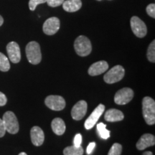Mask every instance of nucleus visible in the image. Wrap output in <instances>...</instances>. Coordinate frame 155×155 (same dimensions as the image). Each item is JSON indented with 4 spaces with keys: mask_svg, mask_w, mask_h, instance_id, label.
I'll return each mask as SVG.
<instances>
[{
    "mask_svg": "<svg viewBox=\"0 0 155 155\" xmlns=\"http://www.w3.org/2000/svg\"><path fill=\"white\" fill-rule=\"evenodd\" d=\"M30 137L32 143L35 146L40 147L43 144L45 134L42 129L39 127H33L30 130Z\"/></svg>",
    "mask_w": 155,
    "mask_h": 155,
    "instance_id": "4468645a",
    "label": "nucleus"
},
{
    "mask_svg": "<svg viewBox=\"0 0 155 155\" xmlns=\"http://www.w3.org/2000/svg\"><path fill=\"white\" fill-rule=\"evenodd\" d=\"M6 133V129L2 119H0V138L3 137Z\"/></svg>",
    "mask_w": 155,
    "mask_h": 155,
    "instance_id": "c85d7f7f",
    "label": "nucleus"
},
{
    "mask_svg": "<svg viewBox=\"0 0 155 155\" xmlns=\"http://www.w3.org/2000/svg\"><path fill=\"white\" fill-rule=\"evenodd\" d=\"M147 13L149 16H150L152 18H155V5L154 4H150L147 7L146 9Z\"/></svg>",
    "mask_w": 155,
    "mask_h": 155,
    "instance_id": "393cba45",
    "label": "nucleus"
},
{
    "mask_svg": "<svg viewBox=\"0 0 155 155\" xmlns=\"http://www.w3.org/2000/svg\"><path fill=\"white\" fill-rule=\"evenodd\" d=\"M97 130L98 131L99 136L104 139H107L110 137L109 130L106 129V126L104 123H99L97 124Z\"/></svg>",
    "mask_w": 155,
    "mask_h": 155,
    "instance_id": "aec40b11",
    "label": "nucleus"
},
{
    "mask_svg": "<svg viewBox=\"0 0 155 155\" xmlns=\"http://www.w3.org/2000/svg\"><path fill=\"white\" fill-rule=\"evenodd\" d=\"M25 52H26L27 58L31 64L38 65L41 62V50H40V45L37 42L32 41L29 42L26 46Z\"/></svg>",
    "mask_w": 155,
    "mask_h": 155,
    "instance_id": "f03ea898",
    "label": "nucleus"
},
{
    "mask_svg": "<svg viewBox=\"0 0 155 155\" xmlns=\"http://www.w3.org/2000/svg\"><path fill=\"white\" fill-rule=\"evenodd\" d=\"M45 104L50 109L53 111H61L65 107V101L61 96H48L45 100Z\"/></svg>",
    "mask_w": 155,
    "mask_h": 155,
    "instance_id": "6e6552de",
    "label": "nucleus"
},
{
    "mask_svg": "<svg viewBox=\"0 0 155 155\" xmlns=\"http://www.w3.org/2000/svg\"><path fill=\"white\" fill-rule=\"evenodd\" d=\"M142 155H153L152 152H144V154H143Z\"/></svg>",
    "mask_w": 155,
    "mask_h": 155,
    "instance_id": "2f4dec72",
    "label": "nucleus"
},
{
    "mask_svg": "<svg viewBox=\"0 0 155 155\" xmlns=\"http://www.w3.org/2000/svg\"><path fill=\"white\" fill-rule=\"evenodd\" d=\"M88 109V104L85 101H80L73 106L71 110V116L74 120L79 121L86 116Z\"/></svg>",
    "mask_w": 155,
    "mask_h": 155,
    "instance_id": "9b49d317",
    "label": "nucleus"
},
{
    "mask_svg": "<svg viewBox=\"0 0 155 155\" xmlns=\"http://www.w3.org/2000/svg\"><path fill=\"white\" fill-rule=\"evenodd\" d=\"M7 102V97L3 93L0 92V106H5Z\"/></svg>",
    "mask_w": 155,
    "mask_h": 155,
    "instance_id": "cd10ccee",
    "label": "nucleus"
},
{
    "mask_svg": "<svg viewBox=\"0 0 155 155\" xmlns=\"http://www.w3.org/2000/svg\"><path fill=\"white\" fill-rule=\"evenodd\" d=\"M74 48L79 56L85 57L91 53L92 45L89 39L86 36L80 35L75 39L74 42Z\"/></svg>",
    "mask_w": 155,
    "mask_h": 155,
    "instance_id": "7ed1b4c3",
    "label": "nucleus"
},
{
    "mask_svg": "<svg viewBox=\"0 0 155 155\" xmlns=\"http://www.w3.org/2000/svg\"><path fill=\"white\" fill-rule=\"evenodd\" d=\"M3 23H4V19L3 17L0 15V27L3 25Z\"/></svg>",
    "mask_w": 155,
    "mask_h": 155,
    "instance_id": "7c9ffc66",
    "label": "nucleus"
},
{
    "mask_svg": "<svg viewBox=\"0 0 155 155\" xmlns=\"http://www.w3.org/2000/svg\"><path fill=\"white\" fill-rule=\"evenodd\" d=\"M96 147V143L95 142H91L90 144H88V146L87 147L86 152L88 154H91L94 151V148Z\"/></svg>",
    "mask_w": 155,
    "mask_h": 155,
    "instance_id": "c756f323",
    "label": "nucleus"
},
{
    "mask_svg": "<svg viewBox=\"0 0 155 155\" xmlns=\"http://www.w3.org/2000/svg\"><path fill=\"white\" fill-rule=\"evenodd\" d=\"M108 69V64L106 61H101L94 63L88 68V73L91 76H96L105 73Z\"/></svg>",
    "mask_w": 155,
    "mask_h": 155,
    "instance_id": "ddd939ff",
    "label": "nucleus"
},
{
    "mask_svg": "<svg viewBox=\"0 0 155 155\" xmlns=\"http://www.w3.org/2000/svg\"><path fill=\"white\" fill-rule=\"evenodd\" d=\"M65 0H47V4L48 6L51 7H57L58 6L63 5Z\"/></svg>",
    "mask_w": 155,
    "mask_h": 155,
    "instance_id": "a878e982",
    "label": "nucleus"
},
{
    "mask_svg": "<svg viewBox=\"0 0 155 155\" xmlns=\"http://www.w3.org/2000/svg\"><path fill=\"white\" fill-rule=\"evenodd\" d=\"M104 119L106 121L108 122H116L122 121L124 119V115L121 111L115 108H111L106 111Z\"/></svg>",
    "mask_w": 155,
    "mask_h": 155,
    "instance_id": "dca6fc26",
    "label": "nucleus"
},
{
    "mask_svg": "<svg viewBox=\"0 0 155 155\" xmlns=\"http://www.w3.org/2000/svg\"><path fill=\"white\" fill-rule=\"evenodd\" d=\"M155 144V137L151 134H144L140 137L137 143V148L139 150H144Z\"/></svg>",
    "mask_w": 155,
    "mask_h": 155,
    "instance_id": "2eb2a0df",
    "label": "nucleus"
},
{
    "mask_svg": "<svg viewBox=\"0 0 155 155\" xmlns=\"http://www.w3.org/2000/svg\"><path fill=\"white\" fill-rule=\"evenodd\" d=\"M18 155H28V154H27L25 152H21V153H19Z\"/></svg>",
    "mask_w": 155,
    "mask_h": 155,
    "instance_id": "473e14b6",
    "label": "nucleus"
},
{
    "mask_svg": "<svg viewBox=\"0 0 155 155\" xmlns=\"http://www.w3.org/2000/svg\"><path fill=\"white\" fill-rule=\"evenodd\" d=\"M47 0H30L29 2V8L31 11H34L36 9L37 6L40 4L45 3Z\"/></svg>",
    "mask_w": 155,
    "mask_h": 155,
    "instance_id": "b1692460",
    "label": "nucleus"
},
{
    "mask_svg": "<svg viewBox=\"0 0 155 155\" xmlns=\"http://www.w3.org/2000/svg\"><path fill=\"white\" fill-rule=\"evenodd\" d=\"M2 121L6 131L15 134L19 131V122L15 114L12 111H7L4 114Z\"/></svg>",
    "mask_w": 155,
    "mask_h": 155,
    "instance_id": "20e7f679",
    "label": "nucleus"
},
{
    "mask_svg": "<svg viewBox=\"0 0 155 155\" xmlns=\"http://www.w3.org/2000/svg\"><path fill=\"white\" fill-rule=\"evenodd\" d=\"M7 51L9 59L13 63H18L21 60L20 48L16 42H10L7 45Z\"/></svg>",
    "mask_w": 155,
    "mask_h": 155,
    "instance_id": "f8f14e48",
    "label": "nucleus"
},
{
    "mask_svg": "<svg viewBox=\"0 0 155 155\" xmlns=\"http://www.w3.org/2000/svg\"><path fill=\"white\" fill-rule=\"evenodd\" d=\"M98 1H101V0H98Z\"/></svg>",
    "mask_w": 155,
    "mask_h": 155,
    "instance_id": "72a5a7b5",
    "label": "nucleus"
},
{
    "mask_svg": "<svg viewBox=\"0 0 155 155\" xmlns=\"http://www.w3.org/2000/svg\"><path fill=\"white\" fill-rule=\"evenodd\" d=\"M122 152V146L119 143H115L112 145L108 155H121Z\"/></svg>",
    "mask_w": 155,
    "mask_h": 155,
    "instance_id": "5701e85b",
    "label": "nucleus"
},
{
    "mask_svg": "<svg viewBox=\"0 0 155 155\" xmlns=\"http://www.w3.org/2000/svg\"><path fill=\"white\" fill-rule=\"evenodd\" d=\"M147 57L148 61L151 63H154L155 62V41L151 42L150 46H149L148 50H147Z\"/></svg>",
    "mask_w": 155,
    "mask_h": 155,
    "instance_id": "4be33fe9",
    "label": "nucleus"
},
{
    "mask_svg": "<svg viewBox=\"0 0 155 155\" xmlns=\"http://www.w3.org/2000/svg\"><path fill=\"white\" fill-rule=\"evenodd\" d=\"M104 111H105V106L101 104H99L94 110L92 114L89 116V117L86 119V121H85V128L88 129V130L91 129L94 127L95 124H96V122L98 121V120L99 119V118L102 115V114L104 113Z\"/></svg>",
    "mask_w": 155,
    "mask_h": 155,
    "instance_id": "9d476101",
    "label": "nucleus"
},
{
    "mask_svg": "<svg viewBox=\"0 0 155 155\" xmlns=\"http://www.w3.org/2000/svg\"><path fill=\"white\" fill-rule=\"evenodd\" d=\"M131 28L133 33L139 38H142L146 36L147 33V28L145 23L138 17L134 16L131 17Z\"/></svg>",
    "mask_w": 155,
    "mask_h": 155,
    "instance_id": "0eeeda50",
    "label": "nucleus"
},
{
    "mask_svg": "<svg viewBox=\"0 0 155 155\" xmlns=\"http://www.w3.org/2000/svg\"><path fill=\"white\" fill-rule=\"evenodd\" d=\"M134 91L130 88H123L116 93L114 102L118 105H125L133 99Z\"/></svg>",
    "mask_w": 155,
    "mask_h": 155,
    "instance_id": "423d86ee",
    "label": "nucleus"
},
{
    "mask_svg": "<svg viewBox=\"0 0 155 155\" xmlns=\"http://www.w3.org/2000/svg\"><path fill=\"white\" fill-rule=\"evenodd\" d=\"M10 69L9 59L3 53H0V71L7 72Z\"/></svg>",
    "mask_w": 155,
    "mask_h": 155,
    "instance_id": "412c9836",
    "label": "nucleus"
},
{
    "mask_svg": "<svg viewBox=\"0 0 155 155\" xmlns=\"http://www.w3.org/2000/svg\"><path fill=\"white\" fill-rule=\"evenodd\" d=\"M82 7L81 0H66L63 3V7L68 12H75L79 10Z\"/></svg>",
    "mask_w": 155,
    "mask_h": 155,
    "instance_id": "f3484780",
    "label": "nucleus"
},
{
    "mask_svg": "<svg viewBox=\"0 0 155 155\" xmlns=\"http://www.w3.org/2000/svg\"><path fill=\"white\" fill-rule=\"evenodd\" d=\"M125 74V70L121 65H116L106 73L104 77V80L106 83L112 84L119 82L123 78Z\"/></svg>",
    "mask_w": 155,
    "mask_h": 155,
    "instance_id": "39448f33",
    "label": "nucleus"
},
{
    "mask_svg": "<svg viewBox=\"0 0 155 155\" xmlns=\"http://www.w3.org/2000/svg\"><path fill=\"white\" fill-rule=\"evenodd\" d=\"M64 155H83V149L81 146L76 147L75 145L67 147L63 150Z\"/></svg>",
    "mask_w": 155,
    "mask_h": 155,
    "instance_id": "6ab92c4d",
    "label": "nucleus"
},
{
    "mask_svg": "<svg viewBox=\"0 0 155 155\" xmlns=\"http://www.w3.org/2000/svg\"><path fill=\"white\" fill-rule=\"evenodd\" d=\"M81 142H82V136H81V134H77L74 137L73 144H74L75 146L79 147L81 146Z\"/></svg>",
    "mask_w": 155,
    "mask_h": 155,
    "instance_id": "bb28decb",
    "label": "nucleus"
},
{
    "mask_svg": "<svg viewBox=\"0 0 155 155\" xmlns=\"http://www.w3.org/2000/svg\"><path fill=\"white\" fill-rule=\"evenodd\" d=\"M51 127L53 131L58 136L63 135L65 131V122L61 118H55L51 123Z\"/></svg>",
    "mask_w": 155,
    "mask_h": 155,
    "instance_id": "a211bd4d",
    "label": "nucleus"
},
{
    "mask_svg": "<svg viewBox=\"0 0 155 155\" xmlns=\"http://www.w3.org/2000/svg\"><path fill=\"white\" fill-rule=\"evenodd\" d=\"M142 114L148 125L155 124V101L151 97L146 96L142 100Z\"/></svg>",
    "mask_w": 155,
    "mask_h": 155,
    "instance_id": "f257e3e1",
    "label": "nucleus"
},
{
    "mask_svg": "<svg viewBox=\"0 0 155 155\" xmlns=\"http://www.w3.org/2000/svg\"><path fill=\"white\" fill-rule=\"evenodd\" d=\"M61 26V22L58 17H53L48 19L45 22L42 26V30L44 33L48 35H53L57 33Z\"/></svg>",
    "mask_w": 155,
    "mask_h": 155,
    "instance_id": "1a4fd4ad",
    "label": "nucleus"
}]
</instances>
